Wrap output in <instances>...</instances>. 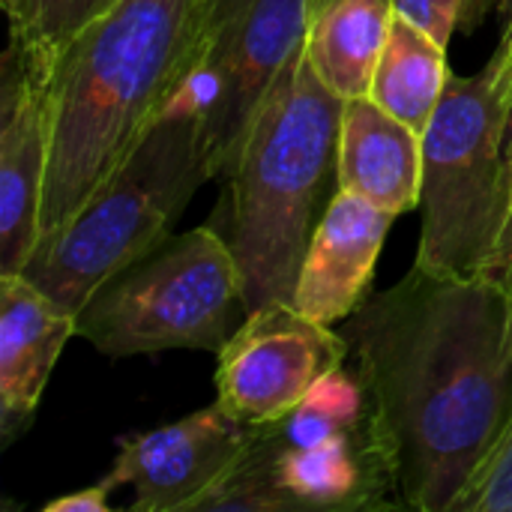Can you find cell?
I'll return each mask as SVG.
<instances>
[{
	"instance_id": "cell-1",
	"label": "cell",
	"mask_w": 512,
	"mask_h": 512,
	"mask_svg": "<svg viewBox=\"0 0 512 512\" xmlns=\"http://www.w3.org/2000/svg\"><path fill=\"white\" fill-rule=\"evenodd\" d=\"M399 501L453 512L512 411L510 306L483 276L414 264L345 318Z\"/></svg>"
},
{
	"instance_id": "cell-2",
	"label": "cell",
	"mask_w": 512,
	"mask_h": 512,
	"mask_svg": "<svg viewBox=\"0 0 512 512\" xmlns=\"http://www.w3.org/2000/svg\"><path fill=\"white\" fill-rule=\"evenodd\" d=\"M210 0H114L51 66L42 237L60 231L192 87ZM39 237V240H42Z\"/></svg>"
},
{
	"instance_id": "cell-3",
	"label": "cell",
	"mask_w": 512,
	"mask_h": 512,
	"mask_svg": "<svg viewBox=\"0 0 512 512\" xmlns=\"http://www.w3.org/2000/svg\"><path fill=\"white\" fill-rule=\"evenodd\" d=\"M339 99L300 51L285 69L228 171V231L249 312L294 300L312 234L336 192Z\"/></svg>"
},
{
	"instance_id": "cell-4",
	"label": "cell",
	"mask_w": 512,
	"mask_h": 512,
	"mask_svg": "<svg viewBox=\"0 0 512 512\" xmlns=\"http://www.w3.org/2000/svg\"><path fill=\"white\" fill-rule=\"evenodd\" d=\"M213 180L201 108L180 99L93 198L21 270L63 312L78 315L93 291L171 237L192 195Z\"/></svg>"
},
{
	"instance_id": "cell-5",
	"label": "cell",
	"mask_w": 512,
	"mask_h": 512,
	"mask_svg": "<svg viewBox=\"0 0 512 512\" xmlns=\"http://www.w3.org/2000/svg\"><path fill=\"white\" fill-rule=\"evenodd\" d=\"M504 132L507 96L492 66L477 75H450L423 132L417 267L474 279L492 264L512 210Z\"/></svg>"
},
{
	"instance_id": "cell-6",
	"label": "cell",
	"mask_w": 512,
	"mask_h": 512,
	"mask_svg": "<svg viewBox=\"0 0 512 512\" xmlns=\"http://www.w3.org/2000/svg\"><path fill=\"white\" fill-rule=\"evenodd\" d=\"M246 291L222 231L171 234L102 282L81 306L78 336L108 357L213 351L246 321Z\"/></svg>"
},
{
	"instance_id": "cell-7",
	"label": "cell",
	"mask_w": 512,
	"mask_h": 512,
	"mask_svg": "<svg viewBox=\"0 0 512 512\" xmlns=\"http://www.w3.org/2000/svg\"><path fill=\"white\" fill-rule=\"evenodd\" d=\"M249 459L282 512L390 507L384 495L396 492L366 387L345 369L330 372L285 420L255 426Z\"/></svg>"
},
{
	"instance_id": "cell-8",
	"label": "cell",
	"mask_w": 512,
	"mask_h": 512,
	"mask_svg": "<svg viewBox=\"0 0 512 512\" xmlns=\"http://www.w3.org/2000/svg\"><path fill=\"white\" fill-rule=\"evenodd\" d=\"M306 15L309 0H210L204 57L186 96L204 117L213 180L228 177L252 120L303 51Z\"/></svg>"
},
{
	"instance_id": "cell-9",
	"label": "cell",
	"mask_w": 512,
	"mask_h": 512,
	"mask_svg": "<svg viewBox=\"0 0 512 512\" xmlns=\"http://www.w3.org/2000/svg\"><path fill=\"white\" fill-rule=\"evenodd\" d=\"M330 324L273 300L246 315L219 351L216 402L246 426H270L294 414L306 396L348 357Z\"/></svg>"
},
{
	"instance_id": "cell-10",
	"label": "cell",
	"mask_w": 512,
	"mask_h": 512,
	"mask_svg": "<svg viewBox=\"0 0 512 512\" xmlns=\"http://www.w3.org/2000/svg\"><path fill=\"white\" fill-rule=\"evenodd\" d=\"M255 426L219 402L177 423L123 438L105 480L132 489L135 512L204 510L216 489L243 462Z\"/></svg>"
},
{
	"instance_id": "cell-11",
	"label": "cell",
	"mask_w": 512,
	"mask_h": 512,
	"mask_svg": "<svg viewBox=\"0 0 512 512\" xmlns=\"http://www.w3.org/2000/svg\"><path fill=\"white\" fill-rule=\"evenodd\" d=\"M48 159V75L9 45L0 90V273H21L39 246Z\"/></svg>"
},
{
	"instance_id": "cell-12",
	"label": "cell",
	"mask_w": 512,
	"mask_h": 512,
	"mask_svg": "<svg viewBox=\"0 0 512 512\" xmlns=\"http://www.w3.org/2000/svg\"><path fill=\"white\" fill-rule=\"evenodd\" d=\"M396 213L336 189L306 249L294 306L336 327L363 300Z\"/></svg>"
},
{
	"instance_id": "cell-13",
	"label": "cell",
	"mask_w": 512,
	"mask_h": 512,
	"mask_svg": "<svg viewBox=\"0 0 512 512\" xmlns=\"http://www.w3.org/2000/svg\"><path fill=\"white\" fill-rule=\"evenodd\" d=\"M78 318L24 273H0V429L12 441L33 420Z\"/></svg>"
},
{
	"instance_id": "cell-14",
	"label": "cell",
	"mask_w": 512,
	"mask_h": 512,
	"mask_svg": "<svg viewBox=\"0 0 512 512\" xmlns=\"http://www.w3.org/2000/svg\"><path fill=\"white\" fill-rule=\"evenodd\" d=\"M336 189L360 195L396 216L420 207L423 135L369 96L348 99L339 129Z\"/></svg>"
},
{
	"instance_id": "cell-15",
	"label": "cell",
	"mask_w": 512,
	"mask_h": 512,
	"mask_svg": "<svg viewBox=\"0 0 512 512\" xmlns=\"http://www.w3.org/2000/svg\"><path fill=\"white\" fill-rule=\"evenodd\" d=\"M393 15V0H309L303 54L339 99L369 96Z\"/></svg>"
},
{
	"instance_id": "cell-16",
	"label": "cell",
	"mask_w": 512,
	"mask_h": 512,
	"mask_svg": "<svg viewBox=\"0 0 512 512\" xmlns=\"http://www.w3.org/2000/svg\"><path fill=\"white\" fill-rule=\"evenodd\" d=\"M447 81V45L396 12L369 99L423 135L441 105Z\"/></svg>"
},
{
	"instance_id": "cell-17",
	"label": "cell",
	"mask_w": 512,
	"mask_h": 512,
	"mask_svg": "<svg viewBox=\"0 0 512 512\" xmlns=\"http://www.w3.org/2000/svg\"><path fill=\"white\" fill-rule=\"evenodd\" d=\"M111 3L114 0H3L9 45L18 48L36 69L51 75L60 51Z\"/></svg>"
},
{
	"instance_id": "cell-18",
	"label": "cell",
	"mask_w": 512,
	"mask_h": 512,
	"mask_svg": "<svg viewBox=\"0 0 512 512\" xmlns=\"http://www.w3.org/2000/svg\"><path fill=\"white\" fill-rule=\"evenodd\" d=\"M453 512H512V411L498 444L477 468Z\"/></svg>"
},
{
	"instance_id": "cell-19",
	"label": "cell",
	"mask_w": 512,
	"mask_h": 512,
	"mask_svg": "<svg viewBox=\"0 0 512 512\" xmlns=\"http://www.w3.org/2000/svg\"><path fill=\"white\" fill-rule=\"evenodd\" d=\"M501 0H393L396 12L423 27L441 45H450L459 27H474Z\"/></svg>"
},
{
	"instance_id": "cell-20",
	"label": "cell",
	"mask_w": 512,
	"mask_h": 512,
	"mask_svg": "<svg viewBox=\"0 0 512 512\" xmlns=\"http://www.w3.org/2000/svg\"><path fill=\"white\" fill-rule=\"evenodd\" d=\"M483 279H489L492 285H498L507 297V306H510V348H512V210L510 219H507V228L501 234V243H498V252L492 258V264L486 267Z\"/></svg>"
},
{
	"instance_id": "cell-21",
	"label": "cell",
	"mask_w": 512,
	"mask_h": 512,
	"mask_svg": "<svg viewBox=\"0 0 512 512\" xmlns=\"http://www.w3.org/2000/svg\"><path fill=\"white\" fill-rule=\"evenodd\" d=\"M114 486L108 480L96 483V486H87L75 495H63L51 504H45V512H111L108 507V492Z\"/></svg>"
},
{
	"instance_id": "cell-22",
	"label": "cell",
	"mask_w": 512,
	"mask_h": 512,
	"mask_svg": "<svg viewBox=\"0 0 512 512\" xmlns=\"http://www.w3.org/2000/svg\"><path fill=\"white\" fill-rule=\"evenodd\" d=\"M507 96V132H504V150H507V165H510V186H512V75L501 84Z\"/></svg>"
}]
</instances>
